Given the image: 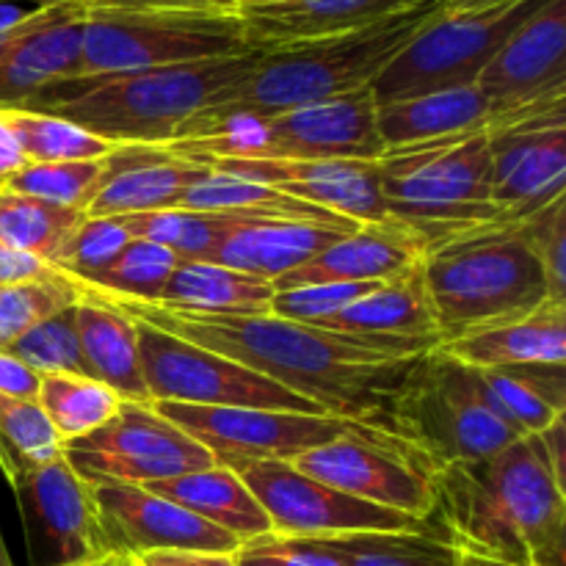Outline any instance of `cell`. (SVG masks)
<instances>
[{
    "instance_id": "cell-48",
    "label": "cell",
    "mask_w": 566,
    "mask_h": 566,
    "mask_svg": "<svg viewBox=\"0 0 566 566\" xmlns=\"http://www.w3.org/2000/svg\"><path fill=\"white\" fill-rule=\"evenodd\" d=\"M136 558L142 566H235V553L153 551Z\"/></svg>"
},
{
    "instance_id": "cell-49",
    "label": "cell",
    "mask_w": 566,
    "mask_h": 566,
    "mask_svg": "<svg viewBox=\"0 0 566 566\" xmlns=\"http://www.w3.org/2000/svg\"><path fill=\"white\" fill-rule=\"evenodd\" d=\"M50 265L42 263L39 258H31V254L14 252V249L3 247L0 243V287L14 285V282L36 280V276L50 274Z\"/></svg>"
},
{
    "instance_id": "cell-40",
    "label": "cell",
    "mask_w": 566,
    "mask_h": 566,
    "mask_svg": "<svg viewBox=\"0 0 566 566\" xmlns=\"http://www.w3.org/2000/svg\"><path fill=\"white\" fill-rule=\"evenodd\" d=\"M64 457V442L36 401L0 396V468L14 481L25 470Z\"/></svg>"
},
{
    "instance_id": "cell-19",
    "label": "cell",
    "mask_w": 566,
    "mask_h": 566,
    "mask_svg": "<svg viewBox=\"0 0 566 566\" xmlns=\"http://www.w3.org/2000/svg\"><path fill=\"white\" fill-rule=\"evenodd\" d=\"M92 486L114 551L142 556L153 551L238 553L241 547L235 536L205 523L175 501L144 490L142 484L105 481Z\"/></svg>"
},
{
    "instance_id": "cell-46",
    "label": "cell",
    "mask_w": 566,
    "mask_h": 566,
    "mask_svg": "<svg viewBox=\"0 0 566 566\" xmlns=\"http://www.w3.org/2000/svg\"><path fill=\"white\" fill-rule=\"evenodd\" d=\"M517 224L545 271L551 298L566 304V197L556 199L539 213L528 216Z\"/></svg>"
},
{
    "instance_id": "cell-43",
    "label": "cell",
    "mask_w": 566,
    "mask_h": 566,
    "mask_svg": "<svg viewBox=\"0 0 566 566\" xmlns=\"http://www.w3.org/2000/svg\"><path fill=\"white\" fill-rule=\"evenodd\" d=\"M130 241V230L119 216H83L50 260V269L61 271L70 280H83L105 269Z\"/></svg>"
},
{
    "instance_id": "cell-24",
    "label": "cell",
    "mask_w": 566,
    "mask_h": 566,
    "mask_svg": "<svg viewBox=\"0 0 566 566\" xmlns=\"http://www.w3.org/2000/svg\"><path fill=\"white\" fill-rule=\"evenodd\" d=\"M108 171L88 202L86 216H136L180 208L188 188L205 175V166L191 164L166 147L122 144L105 158Z\"/></svg>"
},
{
    "instance_id": "cell-35",
    "label": "cell",
    "mask_w": 566,
    "mask_h": 566,
    "mask_svg": "<svg viewBox=\"0 0 566 566\" xmlns=\"http://www.w3.org/2000/svg\"><path fill=\"white\" fill-rule=\"evenodd\" d=\"M36 403L61 442H70L108 423L122 407V398L92 376L42 374Z\"/></svg>"
},
{
    "instance_id": "cell-11",
    "label": "cell",
    "mask_w": 566,
    "mask_h": 566,
    "mask_svg": "<svg viewBox=\"0 0 566 566\" xmlns=\"http://www.w3.org/2000/svg\"><path fill=\"white\" fill-rule=\"evenodd\" d=\"M138 359L149 401L188 407L274 409V412L326 415L318 403L254 374L247 365L136 321Z\"/></svg>"
},
{
    "instance_id": "cell-4",
    "label": "cell",
    "mask_w": 566,
    "mask_h": 566,
    "mask_svg": "<svg viewBox=\"0 0 566 566\" xmlns=\"http://www.w3.org/2000/svg\"><path fill=\"white\" fill-rule=\"evenodd\" d=\"M258 59L260 53H243L197 64L66 77L44 86L25 111L64 116L116 147H166L180 138L188 122L197 119L221 88L241 81Z\"/></svg>"
},
{
    "instance_id": "cell-32",
    "label": "cell",
    "mask_w": 566,
    "mask_h": 566,
    "mask_svg": "<svg viewBox=\"0 0 566 566\" xmlns=\"http://www.w3.org/2000/svg\"><path fill=\"white\" fill-rule=\"evenodd\" d=\"M271 298H274V285L269 280L219 263L180 260L166 285L160 287L158 298L149 304L182 310V313L230 315L269 313Z\"/></svg>"
},
{
    "instance_id": "cell-21",
    "label": "cell",
    "mask_w": 566,
    "mask_h": 566,
    "mask_svg": "<svg viewBox=\"0 0 566 566\" xmlns=\"http://www.w3.org/2000/svg\"><path fill=\"white\" fill-rule=\"evenodd\" d=\"M83 3L31 9L25 25L0 39V108H25L44 86L77 75Z\"/></svg>"
},
{
    "instance_id": "cell-42",
    "label": "cell",
    "mask_w": 566,
    "mask_h": 566,
    "mask_svg": "<svg viewBox=\"0 0 566 566\" xmlns=\"http://www.w3.org/2000/svg\"><path fill=\"white\" fill-rule=\"evenodd\" d=\"M108 164L99 160H64V164H25L17 175L0 186L25 197L42 199L55 208H70L86 213L88 202L99 191Z\"/></svg>"
},
{
    "instance_id": "cell-20",
    "label": "cell",
    "mask_w": 566,
    "mask_h": 566,
    "mask_svg": "<svg viewBox=\"0 0 566 566\" xmlns=\"http://www.w3.org/2000/svg\"><path fill=\"white\" fill-rule=\"evenodd\" d=\"M202 166L276 188L357 224L387 221L379 160H210Z\"/></svg>"
},
{
    "instance_id": "cell-6",
    "label": "cell",
    "mask_w": 566,
    "mask_h": 566,
    "mask_svg": "<svg viewBox=\"0 0 566 566\" xmlns=\"http://www.w3.org/2000/svg\"><path fill=\"white\" fill-rule=\"evenodd\" d=\"M166 149L199 166L210 160H379L385 155L370 88L280 114L208 122Z\"/></svg>"
},
{
    "instance_id": "cell-33",
    "label": "cell",
    "mask_w": 566,
    "mask_h": 566,
    "mask_svg": "<svg viewBox=\"0 0 566 566\" xmlns=\"http://www.w3.org/2000/svg\"><path fill=\"white\" fill-rule=\"evenodd\" d=\"M479 374L497 412L523 437L542 434L566 415V365H509Z\"/></svg>"
},
{
    "instance_id": "cell-25",
    "label": "cell",
    "mask_w": 566,
    "mask_h": 566,
    "mask_svg": "<svg viewBox=\"0 0 566 566\" xmlns=\"http://www.w3.org/2000/svg\"><path fill=\"white\" fill-rule=\"evenodd\" d=\"M440 348L475 370L509 365H566V304L545 302L520 318L468 332L457 340L442 343Z\"/></svg>"
},
{
    "instance_id": "cell-18",
    "label": "cell",
    "mask_w": 566,
    "mask_h": 566,
    "mask_svg": "<svg viewBox=\"0 0 566 566\" xmlns=\"http://www.w3.org/2000/svg\"><path fill=\"white\" fill-rule=\"evenodd\" d=\"M475 86L495 119L566 99V0H542L503 42ZM495 122V125H497Z\"/></svg>"
},
{
    "instance_id": "cell-3",
    "label": "cell",
    "mask_w": 566,
    "mask_h": 566,
    "mask_svg": "<svg viewBox=\"0 0 566 566\" xmlns=\"http://www.w3.org/2000/svg\"><path fill=\"white\" fill-rule=\"evenodd\" d=\"M442 3L446 0H420L340 36L260 53L258 64L241 81L221 88L180 138L227 116H269L370 88L379 72L440 14Z\"/></svg>"
},
{
    "instance_id": "cell-41",
    "label": "cell",
    "mask_w": 566,
    "mask_h": 566,
    "mask_svg": "<svg viewBox=\"0 0 566 566\" xmlns=\"http://www.w3.org/2000/svg\"><path fill=\"white\" fill-rule=\"evenodd\" d=\"M81 298L83 287L55 269L36 280L3 285L0 287V352H6L42 321L75 307Z\"/></svg>"
},
{
    "instance_id": "cell-59",
    "label": "cell",
    "mask_w": 566,
    "mask_h": 566,
    "mask_svg": "<svg viewBox=\"0 0 566 566\" xmlns=\"http://www.w3.org/2000/svg\"><path fill=\"white\" fill-rule=\"evenodd\" d=\"M64 3H88V0H64Z\"/></svg>"
},
{
    "instance_id": "cell-36",
    "label": "cell",
    "mask_w": 566,
    "mask_h": 566,
    "mask_svg": "<svg viewBox=\"0 0 566 566\" xmlns=\"http://www.w3.org/2000/svg\"><path fill=\"white\" fill-rule=\"evenodd\" d=\"M119 219L125 221L133 238L153 241L175 252L180 260H197V263H208L216 249L221 247V241L235 227H241V221L230 219V216L186 208L119 216Z\"/></svg>"
},
{
    "instance_id": "cell-34",
    "label": "cell",
    "mask_w": 566,
    "mask_h": 566,
    "mask_svg": "<svg viewBox=\"0 0 566 566\" xmlns=\"http://www.w3.org/2000/svg\"><path fill=\"white\" fill-rule=\"evenodd\" d=\"M310 542L343 566H459V551L434 528L374 531Z\"/></svg>"
},
{
    "instance_id": "cell-22",
    "label": "cell",
    "mask_w": 566,
    "mask_h": 566,
    "mask_svg": "<svg viewBox=\"0 0 566 566\" xmlns=\"http://www.w3.org/2000/svg\"><path fill=\"white\" fill-rule=\"evenodd\" d=\"M420 0H241L235 6L249 50L293 48L357 31Z\"/></svg>"
},
{
    "instance_id": "cell-39",
    "label": "cell",
    "mask_w": 566,
    "mask_h": 566,
    "mask_svg": "<svg viewBox=\"0 0 566 566\" xmlns=\"http://www.w3.org/2000/svg\"><path fill=\"white\" fill-rule=\"evenodd\" d=\"M14 130L28 164H64V160L108 158L116 144L83 130L64 116L25 108H0Z\"/></svg>"
},
{
    "instance_id": "cell-60",
    "label": "cell",
    "mask_w": 566,
    "mask_h": 566,
    "mask_svg": "<svg viewBox=\"0 0 566 566\" xmlns=\"http://www.w3.org/2000/svg\"><path fill=\"white\" fill-rule=\"evenodd\" d=\"M230 3H235V6H238V3H241V0H230Z\"/></svg>"
},
{
    "instance_id": "cell-13",
    "label": "cell",
    "mask_w": 566,
    "mask_h": 566,
    "mask_svg": "<svg viewBox=\"0 0 566 566\" xmlns=\"http://www.w3.org/2000/svg\"><path fill=\"white\" fill-rule=\"evenodd\" d=\"M64 459L88 484H153L213 468L208 448L160 418L153 403L122 401L92 434L64 442Z\"/></svg>"
},
{
    "instance_id": "cell-9",
    "label": "cell",
    "mask_w": 566,
    "mask_h": 566,
    "mask_svg": "<svg viewBox=\"0 0 566 566\" xmlns=\"http://www.w3.org/2000/svg\"><path fill=\"white\" fill-rule=\"evenodd\" d=\"M392 431L431 473L453 462H481L523 440L495 409L479 370L442 348L415 363L392 407Z\"/></svg>"
},
{
    "instance_id": "cell-57",
    "label": "cell",
    "mask_w": 566,
    "mask_h": 566,
    "mask_svg": "<svg viewBox=\"0 0 566 566\" xmlns=\"http://www.w3.org/2000/svg\"><path fill=\"white\" fill-rule=\"evenodd\" d=\"M0 566H14V562H11V556H9V551H6L3 534H0Z\"/></svg>"
},
{
    "instance_id": "cell-26",
    "label": "cell",
    "mask_w": 566,
    "mask_h": 566,
    "mask_svg": "<svg viewBox=\"0 0 566 566\" xmlns=\"http://www.w3.org/2000/svg\"><path fill=\"white\" fill-rule=\"evenodd\" d=\"M495 111L479 86L423 94L401 103L376 105V130L381 147L403 149L446 138L473 136L495 127Z\"/></svg>"
},
{
    "instance_id": "cell-37",
    "label": "cell",
    "mask_w": 566,
    "mask_h": 566,
    "mask_svg": "<svg viewBox=\"0 0 566 566\" xmlns=\"http://www.w3.org/2000/svg\"><path fill=\"white\" fill-rule=\"evenodd\" d=\"M83 216L0 186V243L48 265Z\"/></svg>"
},
{
    "instance_id": "cell-16",
    "label": "cell",
    "mask_w": 566,
    "mask_h": 566,
    "mask_svg": "<svg viewBox=\"0 0 566 566\" xmlns=\"http://www.w3.org/2000/svg\"><path fill=\"white\" fill-rule=\"evenodd\" d=\"M25 523L33 566H81L114 553L94 486L64 457L9 481Z\"/></svg>"
},
{
    "instance_id": "cell-15",
    "label": "cell",
    "mask_w": 566,
    "mask_h": 566,
    "mask_svg": "<svg viewBox=\"0 0 566 566\" xmlns=\"http://www.w3.org/2000/svg\"><path fill=\"white\" fill-rule=\"evenodd\" d=\"M293 464L321 484L423 523H429L434 512V473L396 437H337L302 453Z\"/></svg>"
},
{
    "instance_id": "cell-52",
    "label": "cell",
    "mask_w": 566,
    "mask_h": 566,
    "mask_svg": "<svg viewBox=\"0 0 566 566\" xmlns=\"http://www.w3.org/2000/svg\"><path fill=\"white\" fill-rule=\"evenodd\" d=\"M235 566H282V564L276 562V558L271 556V553L265 551L258 539H254V542H247V545L238 547Z\"/></svg>"
},
{
    "instance_id": "cell-29",
    "label": "cell",
    "mask_w": 566,
    "mask_h": 566,
    "mask_svg": "<svg viewBox=\"0 0 566 566\" xmlns=\"http://www.w3.org/2000/svg\"><path fill=\"white\" fill-rule=\"evenodd\" d=\"M144 490L175 501L177 506L188 509L205 523L235 536L241 545L271 536V523L258 497L249 492L241 475L224 464L193 470L169 481H153V484H144Z\"/></svg>"
},
{
    "instance_id": "cell-5",
    "label": "cell",
    "mask_w": 566,
    "mask_h": 566,
    "mask_svg": "<svg viewBox=\"0 0 566 566\" xmlns=\"http://www.w3.org/2000/svg\"><path fill=\"white\" fill-rule=\"evenodd\" d=\"M420 274L442 343L553 302L517 221H490L437 238L420 258Z\"/></svg>"
},
{
    "instance_id": "cell-8",
    "label": "cell",
    "mask_w": 566,
    "mask_h": 566,
    "mask_svg": "<svg viewBox=\"0 0 566 566\" xmlns=\"http://www.w3.org/2000/svg\"><path fill=\"white\" fill-rule=\"evenodd\" d=\"M379 177L387 219L423 238L426 247L468 227L503 221L492 205V130L387 149Z\"/></svg>"
},
{
    "instance_id": "cell-12",
    "label": "cell",
    "mask_w": 566,
    "mask_h": 566,
    "mask_svg": "<svg viewBox=\"0 0 566 566\" xmlns=\"http://www.w3.org/2000/svg\"><path fill=\"white\" fill-rule=\"evenodd\" d=\"M155 412L208 448L216 464L235 470L249 462H293L337 437H363L379 431L335 415L274 412V409L188 407L155 401ZM387 437V434H385Z\"/></svg>"
},
{
    "instance_id": "cell-47",
    "label": "cell",
    "mask_w": 566,
    "mask_h": 566,
    "mask_svg": "<svg viewBox=\"0 0 566 566\" xmlns=\"http://www.w3.org/2000/svg\"><path fill=\"white\" fill-rule=\"evenodd\" d=\"M39 387H42V374H36L11 352H0V396L36 401Z\"/></svg>"
},
{
    "instance_id": "cell-14",
    "label": "cell",
    "mask_w": 566,
    "mask_h": 566,
    "mask_svg": "<svg viewBox=\"0 0 566 566\" xmlns=\"http://www.w3.org/2000/svg\"><path fill=\"white\" fill-rule=\"evenodd\" d=\"M235 473L258 497L271 523V534L280 539H332L374 531L431 528L423 520L321 484L293 462H249L235 468Z\"/></svg>"
},
{
    "instance_id": "cell-23",
    "label": "cell",
    "mask_w": 566,
    "mask_h": 566,
    "mask_svg": "<svg viewBox=\"0 0 566 566\" xmlns=\"http://www.w3.org/2000/svg\"><path fill=\"white\" fill-rule=\"evenodd\" d=\"M426 241L396 221H374L335 238L315 258L274 280V291L318 282H387L420 263Z\"/></svg>"
},
{
    "instance_id": "cell-58",
    "label": "cell",
    "mask_w": 566,
    "mask_h": 566,
    "mask_svg": "<svg viewBox=\"0 0 566 566\" xmlns=\"http://www.w3.org/2000/svg\"><path fill=\"white\" fill-rule=\"evenodd\" d=\"M6 3H36V6H48V3H59V0H0V6H6Z\"/></svg>"
},
{
    "instance_id": "cell-54",
    "label": "cell",
    "mask_w": 566,
    "mask_h": 566,
    "mask_svg": "<svg viewBox=\"0 0 566 566\" xmlns=\"http://www.w3.org/2000/svg\"><path fill=\"white\" fill-rule=\"evenodd\" d=\"M92 3V0H88ZM99 3H136V6H235L230 0H99Z\"/></svg>"
},
{
    "instance_id": "cell-51",
    "label": "cell",
    "mask_w": 566,
    "mask_h": 566,
    "mask_svg": "<svg viewBox=\"0 0 566 566\" xmlns=\"http://www.w3.org/2000/svg\"><path fill=\"white\" fill-rule=\"evenodd\" d=\"M517 3H523V0H446L442 11L446 14H484V11L512 9Z\"/></svg>"
},
{
    "instance_id": "cell-53",
    "label": "cell",
    "mask_w": 566,
    "mask_h": 566,
    "mask_svg": "<svg viewBox=\"0 0 566 566\" xmlns=\"http://www.w3.org/2000/svg\"><path fill=\"white\" fill-rule=\"evenodd\" d=\"M28 17H31V11H22L11 3L0 6V39H6L9 33H14L17 28L25 25Z\"/></svg>"
},
{
    "instance_id": "cell-7",
    "label": "cell",
    "mask_w": 566,
    "mask_h": 566,
    "mask_svg": "<svg viewBox=\"0 0 566 566\" xmlns=\"http://www.w3.org/2000/svg\"><path fill=\"white\" fill-rule=\"evenodd\" d=\"M81 66L75 77L197 64L254 53L235 6L83 3Z\"/></svg>"
},
{
    "instance_id": "cell-44",
    "label": "cell",
    "mask_w": 566,
    "mask_h": 566,
    "mask_svg": "<svg viewBox=\"0 0 566 566\" xmlns=\"http://www.w3.org/2000/svg\"><path fill=\"white\" fill-rule=\"evenodd\" d=\"M6 352H11L17 359L31 365L36 374L92 376L75 332V307L64 310V313L33 326L20 340L11 343Z\"/></svg>"
},
{
    "instance_id": "cell-50",
    "label": "cell",
    "mask_w": 566,
    "mask_h": 566,
    "mask_svg": "<svg viewBox=\"0 0 566 566\" xmlns=\"http://www.w3.org/2000/svg\"><path fill=\"white\" fill-rule=\"evenodd\" d=\"M25 164H28L25 153H22L14 130H11V125L6 122L3 111H0V182H6L11 175H17V171H20Z\"/></svg>"
},
{
    "instance_id": "cell-30",
    "label": "cell",
    "mask_w": 566,
    "mask_h": 566,
    "mask_svg": "<svg viewBox=\"0 0 566 566\" xmlns=\"http://www.w3.org/2000/svg\"><path fill=\"white\" fill-rule=\"evenodd\" d=\"M315 326L348 335H387V337H437L434 310L426 293L420 263L403 271L396 280L381 282L376 291L343 307L340 313L318 321ZM442 343V340H440Z\"/></svg>"
},
{
    "instance_id": "cell-45",
    "label": "cell",
    "mask_w": 566,
    "mask_h": 566,
    "mask_svg": "<svg viewBox=\"0 0 566 566\" xmlns=\"http://www.w3.org/2000/svg\"><path fill=\"white\" fill-rule=\"evenodd\" d=\"M379 285L381 282H318V285L285 287V291H274L269 313L276 318L296 321V324H318Z\"/></svg>"
},
{
    "instance_id": "cell-55",
    "label": "cell",
    "mask_w": 566,
    "mask_h": 566,
    "mask_svg": "<svg viewBox=\"0 0 566 566\" xmlns=\"http://www.w3.org/2000/svg\"><path fill=\"white\" fill-rule=\"evenodd\" d=\"M81 566H142V564H138V558L130 556V553L114 551V553H108V556L97 558V562L81 564Z\"/></svg>"
},
{
    "instance_id": "cell-38",
    "label": "cell",
    "mask_w": 566,
    "mask_h": 566,
    "mask_svg": "<svg viewBox=\"0 0 566 566\" xmlns=\"http://www.w3.org/2000/svg\"><path fill=\"white\" fill-rule=\"evenodd\" d=\"M180 258L166 247L133 238L105 269L75 280L83 293L119 298V302H155Z\"/></svg>"
},
{
    "instance_id": "cell-28",
    "label": "cell",
    "mask_w": 566,
    "mask_h": 566,
    "mask_svg": "<svg viewBox=\"0 0 566 566\" xmlns=\"http://www.w3.org/2000/svg\"><path fill=\"white\" fill-rule=\"evenodd\" d=\"M75 332L92 379L103 381L122 401L153 403L138 359L136 321L108 298L83 293L75 304Z\"/></svg>"
},
{
    "instance_id": "cell-17",
    "label": "cell",
    "mask_w": 566,
    "mask_h": 566,
    "mask_svg": "<svg viewBox=\"0 0 566 566\" xmlns=\"http://www.w3.org/2000/svg\"><path fill=\"white\" fill-rule=\"evenodd\" d=\"M566 197V103L525 111L492 127V205L523 221Z\"/></svg>"
},
{
    "instance_id": "cell-56",
    "label": "cell",
    "mask_w": 566,
    "mask_h": 566,
    "mask_svg": "<svg viewBox=\"0 0 566 566\" xmlns=\"http://www.w3.org/2000/svg\"><path fill=\"white\" fill-rule=\"evenodd\" d=\"M459 566H517V564L497 562V558L479 556V553H462V551H459Z\"/></svg>"
},
{
    "instance_id": "cell-2",
    "label": "cell",
    "mask_w": 566,
    "mask_h": 566,
    "mask_svg": "<svg viewBox=\"0 0 566 566\" xmlns=\"http://www.w3.org/2000/svg\"><path fill=\"white\" fill-rule=\"evenodd\" d=\"M429 523L462 553L566 566L564 418L495 457L434 470Z\"/></svg>"
},
{
    "instance_id": "cell-1",
    "label": "cell",
    "mask_w": 566,
    "mask_h": 566,
    "mask_svg": "<svg viewBox=\"0 0 566 566\" xmlns=\"http://www.w3.org/2000/svg\"><path fill=\"white\" fill-rule=\"evenodd\" d=\"M108 302L133 321L247 365L254 374L318 403L326 415L354 420L387 437H396L392 407L415 363L442 346L437 337L348 335L271 313L202 315L160 304Z\"/></svg>"
},
{
    "instance_id": "cell-10",
    "label": "cell",
    "mask_w": 566,
    "mask_h": 566,
    "mask_svg": "<svg viewBox=\"0 0 566 566\" xmlns=\"http://www.w3.org/2000/svg\"><path fill=\"white\" fill-rule=\"evenodd\" d=\"M539 3L542 0H523L512 9L484 14L440 11L370 83L376 105L475 86L492 55Z\"/></svg>"
},
{
    "instance_id": "cell-31",
    "label": "cell",
    "mask_w": 566,
    "mask_h": 566,
    "mask_svg": "<svg viewBox=\"0 0 566 566\" xmlns=\"http://www.w3.org/2000/svg\"><path fill=\"white\" fill-rule=\"evenodd\" d=\"M340 235L346 232L315 224H241L221 241L208 263L274 282Z\"/></svg>"
},
{
    "instance_id": "cell-27",
    "label": "cell",
    "mask_w": 566,
    "mask_h": 566,
    "mask_svg": "<svg viewBox=\"0 0 566 566\" xmlns=\"http://www.w3.org/2000/svg\"><path fill=\"white\" fill-rule=\"evenodd\" d=\"M180 208L230 216L241 224H315L340 232H352L359 227L357 221L343 219L318 205H310L291 193L276 191V188L260 186V182L243 180V177L227 175V171L208 169V166H205V175L188 188Z\"/></svg>"
}]
</instances>
